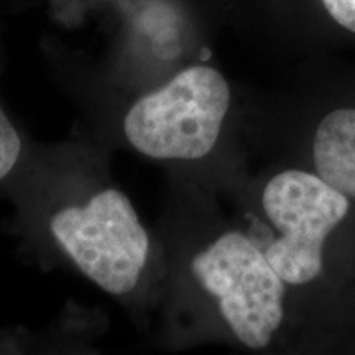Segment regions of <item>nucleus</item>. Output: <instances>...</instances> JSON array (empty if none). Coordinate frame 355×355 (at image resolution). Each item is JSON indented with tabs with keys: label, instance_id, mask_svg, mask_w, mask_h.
Masks as SVG:
<instances>
[{
	"label": "nucleus",
	"instance_id": "nucleus-1",
	"mask_svg": "<svg viewBox=\"0 0 355 355\" xmlns=\"http://www.w3.org/2000/svg\"><path fill=\"white\" fill-rule=\"evenodd\" d=\"M230 104L219 71L193 66L141 97L123 130L135 150L158 159H198L214 148Z\"/></svg>",
	"mask_w": 355,
	"mask_h": 355
},
{
	"label": "nucleus",
	"instance_id": "nucleus-2",
	"mask_svg": "<svg viewBox=\"0 0 355 355\" xmlns=\"http://www.w3.org/2000/svg\"><path fill=\"white\" fill-rule=\"evenodd\" d=\"M51 232L84 275L112 295H125L139 282L148 257V235L125 194L107 189L83 207L53 217Z\"/></svg>",
	"mask_w": 355,
	"mask_h": 355
},
{
	"label": "nucleus",
	"instance_id": "nucleus-3",
	"mask_svg": "<svg viewBox=\"0 0 355 355\" xmlns=\"http://www.w3.org/2000/svg\"><path fill=\"white\" fill-rule=\"evenodd\" d=\"M193 275L219 301L225 322L247 347L268 345L283 321L285 282L241 232H227L196 255Z\"/></svg>",
	"mask_w": 355,
	"mask_h": 355
},
{
	"label": "nucleus",
	"instance_id": "nucleus-4",
	"mask_svg": "<svg viewBox=\"0 0 355 355\" xmlns=\"http://www.w3.org/2000/svg\"><path fill=\"white\" fill-rule=\"evenodd\" d=\"M261 202L282 234L266 247V259L288 285L313 282L322 270L324 242L347 214L349 198L319 175L288 170L270 180Z\"/></svg>",
	"mask_w": 355,
	"mask_h": 355
},
{
	"label": "nucleus",
	"instance_id": "nucleus-5",
	"mask_svg": "<svg viewBox=\"0 0 355 355\" xmlns=\"http://www.w3.org/2000/svg\"><path fill=\"white\" fill-rule=\"evenodd\" d=\"M318 175L355 199V109H337L319 123L313 144Z\"/></svg>",
	"mask_w": 355,
	"mask_h": 355
},
{
	"label": "nucleus",
	"instance_id": "nucleus-6",
	"mask_svg": "<svg viewBox=\"0 0 355 355\" xmlns=\"http://www.w3.org/2000/svg\"><path fill=\"white\" fill-rule=\"evenodd\" d=\"M21 141L19 133L0 109V180L6 178L20 157Z\"/></svg>",
	"mask_w": 355,
	"mask_h": 355
},
{
	"label": "nucleus",
	"instance_id": "nucleus-7",
	"mask_svg": "<svg viewBox=\"0 0 355 355\" xmlns=\"http://www.w3.org/2000/svg\"><path fill=\"white\" fill-rule=\"evenodd\" d=\"M322 3L337 24L355 33V0H322Z\"/></svg>",
	"mask_w": 355,
	"mask_h": 355
}]
</instances>
